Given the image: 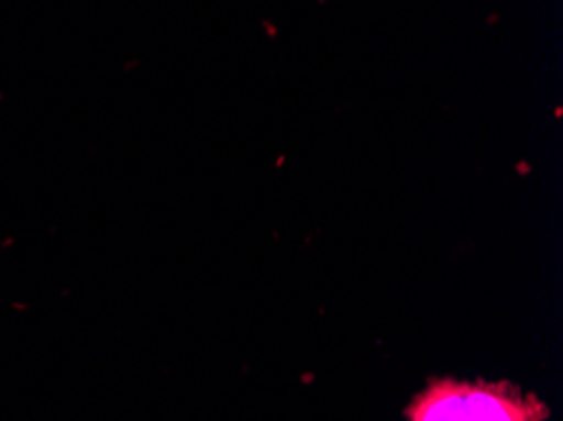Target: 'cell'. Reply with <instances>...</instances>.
Instances as JSON below:
<instances>
[{
	"mask_svg": "<svg viewBox=\"0 0 563 421\" xmlns=\"http://www.w3.org/2000/svg\"><path fill=\"white\" fill-rule=\"evenodd\" d=\"M526 399L496 386L438 384L409 411V421H531Z\"/></svg>",
	"mask_w": 563,
	"mask_h": 421,
	"instance_id": "obj_1",
	"label": "cell"
}]
</instances>
